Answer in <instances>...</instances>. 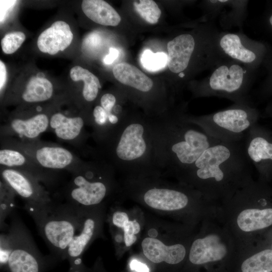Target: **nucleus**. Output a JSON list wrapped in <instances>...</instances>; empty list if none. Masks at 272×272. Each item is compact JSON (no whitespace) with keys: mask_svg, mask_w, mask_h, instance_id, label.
Masks as SVG:
<instances>
[{"mask_svg":"<svg viewBox=\"0 0 272 272\" xmlns=\"http://www.w3.org/2000/svg\"><path fill=\"white\" fill-rule=\"evenodd\" d=\"M54 94L52 83L44 77H33L26 84L21 94L25 103H36L50 100Z\"/></svg>","mask_w":272,"mask_h":272,"instance_id":"b1692460","label":"nucleus"},{"mask_svg":"<svg viewBox=\"0 0 272 272\" xmlns=\"http://www.w3.org/2000/svg\"><path fill=\"white\" fill-rule=\"evenodd\" d=\"M245 153L252 165L263 178L272 175V130L258 122L243 140Z\"/></svg>","mask_w":272,"mask_h":272,"instance_id":"f8f14e48","label":"nucleus"},{"mask_svg":"<svg viewBox=\"0 0 272 272\" xmlns=\"http://www.w3.org/2000/svg\"><path fill=\"white\" fill-rule=\"evenodd\" d=\"M73 39L69 25L63 21H56L40 34L37 44L40 51L54 55L67 48Z\"/></svg>","mask_w":272,"mask_h":272,"instance_id":"6ab92c4d","label":"nucleus"},{"mask_svg":"<svg viewBox=\"0 0 272 272\" xmlns=\"http://www.w3.org/2000/svg\"><path fill=\"white\" fill-rule=\"evenodd\" d=\"M7 82L6 66L3 61L0 60V90L1 92L5 87Z\"/></svg>","mask_w":272,"mask_h":272,"instance_id":"4c0bfd02","label":"nucleus"},{"mask_svg":"<svg viewBox=\"0 0 272 272\" xmlns=\"http://www.w3.org/2000/svg\"><path fill=\"white\" fill-rule=\"evenodd\" d=\"M85 114L71 115L57 111L50 114L48 131H52L59 140L83 148L89 134L87 116Z\"/></svg>","mask_w":272,"mask_h":272,"instance_id":"dca6fc26","label":"nucleus"},{"mask_svg":"<svg viewBox=\"0 0 272 272\" xmlns=\"http://www.w3.org/2000/svg\"><path fill=\"white\" fill-rule=\"evenodd\" d=\"M94 152L115 170L130 176L159 173L154 162L151 118L147 115L131 114L117 131Z\"/></svg>","mask_w":272,"mask_h":272,"instance_id":"f03ea898","label":"nucleus"},{"mask_svg":"<svg viewBox=\"0 0 272 272\" xmlns=\"http://www.w3.org/2000/svg\"><path fill=\"white\" fill-rule=\"evenodd\" d=\"M25 39V34L21 31L6 34L1 40L3 51L7 54L14 53L21 47Z\"/></svg>","mask_w":272,"mask_h":272,"instance_id":"2f4dec72","label":"nucleus"},{"mask_svg":"<svg viewBox=\"0 0 272 272\" xmlns=\"http://www.w3.org/2000/svg\"><path fill=\"white\" fill-rule=\"evenodd\" d=\"M145 256L154 263L165 261L171 264L181 262L184 258L186 250L180 244L166 246L161 241L154 238L147 237L142 242Z\"/></svg>","mask_w":272,"mask_h":272,"instance_id":"412c9836","label":"nucleus"},{"mask_svg":"<svg viewBox=\"0 0 272 272\" xmlns=\"http://www.w3.org/2000/svg\"><path fill=\"white\" fill-rule=\"evenodd\" d=\"M140 61L143 67L150 72H156L164 68L167 64L168 56L163 52L154 53L150 50H145Z\"/></svg>","mask_w":272,"mask_h":272,"instance_id":"7c9ffc66","label":"nucleus"},{"mask_svg":"<svg viewBox=\"0 0 272 272\" xmlns=\"http://www.w3.org/2000/svg\"><path fill=\"white\" fill-rule=\"evenodd\" d=\"M255 72L241 63L226 58L207 77L191 86L193 95L216 97L228 99L234 103L252 105L249 93Z\"/></svg>","mask_w":272,"mask_h":272,"instance_id":"0eeeda50","label":"nucleus"},{"mask_svg":"<svg viewBox=\"0 0 272 272\" xmlns=\"http://www.w3.org/2000/svg\"><path fill=\"white\" fill-rule=\"evenodd\" d=\"M68 272H71V271H69Z\"/></svg>","mask_w":272,"mask_h":272,"instance_id":"79ce46f5","label":"nucleus"},{"mask_svg":"<svg viewBox=\"0 0 272 272\" xmlns=\"http://www.w3.org/2000/svg\"><path fill=\"white\" fill-rule=\"evenodd\" d=\"M119 51L116 48H109V53L103 58V62L106 64H110L118 57Z\"/></svg>","mask_w":272,"mask_h":272,"instance_id":"e433bc0d","label":"nucleus"},{"mask_svg":"<svg viewBox=\"0 0 272 272\" xmlns=\"http://www.w3.org/2000/svg\"><path fill=\"white\" fill-rule=\"evenodd\" d=\"M220 31L214 21L205 19L197 35L185 33L178 35L167 43V65L180 79L194 64L197 71L210 70L225 59L217 44Z\"/></svg>","mask_w":272,"mask_h":272,"instance_id":"20e7f679","label":"nucleus"},{"mask_svg":"<svg viewBox=\"0 0 272 272\" xmlns=\"http://www.w3.org/2000/svg\"><path fill=\"white\" fill-rule=\"evenodd\" d=\"M242 272H271L272 250L265 249L246 259L242 264Z\"/></svg>","mask_w":272,"mask_h":272,"instance_id":"c85d7f7f","label":"nucleus"},{"mask_svg":"<svg viewBox=\"0 0 272 272\" xmlns=\"http://www.w3.org/2000/svg\"><path fill=\"white\" fill-rule=\"evenodd\" d=\"M112 72L121 84L141 93H148L153 89L152 79L132 64L127 62L117 63L113 67Z\"/></svg>","mask_w":272,"mask_h":272,"instance_id":"4be33fe9","label":"nucleus"},{"mask_svg":"<svg viewBox=\"0 0 272 272\" xmlns=\"http://www.w3.org/2000/svg\"><path fill=\"white\" fill-rule=\"evenodd\" d=\"M248 3V1L227 0L219 15L222 27L225 29L241 27L246 17Z\"/></svg>","mask_w":272,"mask_h":272,"instance_id":"bb28decb","label":"nucleus"},{"mask_svg":"<svg viewBox=\"0 0 272 272\" xmlns=\"http://www.w3.org/2000/svg\"><path fill=\"white\" fill-rule=\"evenodd\" d=\"M124 240L126 246L132 245L137 240L135 234L140 231V225L136 220L128 221L124 226Z\"/></svg>","mask_w":272,"mask_h":272,"instance_id":"72a5a7b5","label":"nucleus"},{"mask_svg":"<svg viewBox=\"0 0 272 272\" xmlns=\"http://www.w3.org/2000/svg\"><path fill=\"white\" fill-rule=\"evenodd\" d=\"M148 234L150 237L155 238L158 235V232L155 229H151L148 231Z\"/></svg>","mask_w":272,"mask_h":272,"instance_id":"ea45409f","label":"nucleus"},{"mask_svg":"<svg viewBox=\"0 0 272 272\" xmlns=\"http://www.w3.org/2000/svg\"><path fill=\"white\" fill-rule=\"evenodd\" d=\"M14 212L8 230L13 239V248L5 272H45L57 261L52 256L45 257L21 219Z\"/></svg>","mask_w":272,"mask_h":272,"instance_id":"1a4fd4ad","label":"nucleus"},{"mask_svg":"<svg viewBox=\"0 0 272 272\" xmlns=\"http://www.w3.org/2000/svg\"><path fill=\"white\" fill-rule=\"evenodd\" d=\"M265 112L266 115L272 119V100L267 105Z\"/></svg>","mask_w":272,"mask_h":272,"instance_id":"58836bf2","label":"nucleus"},{"mask_svg":"<svg viewBox=\"0 0 272 272\" xmlns=\"http://www.w3.org/2000/svg\"><path fill=\"white\" fill-rule=\"evenodd\" d=\"M70 75L73 81L84 82L82 95L86 102L91 103L97 99L102 87L99 79L95 75L81 66L76 65L71 69Z\"/></svg>","mask_w":272,"mask_h":272,"instance_id":"a878e982","label":"nucleus"},{"mask_svg":"<svg viewBox=\"0 0 272 272\" xmlns=\"http://www.w3.org/2000/svg\"><path fill=\"white\" fill-rule=\"evenodd\" d=\"M237 223L240 229L245 232L267 227L272 225V209L243 210L238 215Z\"/></svg>","mask_w":272,"mask_h":272,"instance_id":"393cba45","label":"nucleus"},{"mask_svg":"<svg viewBox=\"0 0 272 272\" xmlns=\"http://www.w3.org/2000/svg\"><path fill=\"white\" fill-rule=\"evenodd\" d=\"M183 111L151 118L154 158L159 173L184 176L202 153L220 141L184 119Z\"/></svg>","mask_w":272,"mask_h":272,"instance_id":"f257e3e1","label":"nucleus"},{"mask_svg":"<svg viewBox=\"0 0 272 272\" xmlns=\"http://www.w3.org/2000/svg\"><path fill=\"white\" fill-rule=\"evenodd\" d=\"M217 44L225 58L256 71L265 58L266 49L261 42L252 40L241 32L220 31Z\"/></svg>","mask_w":272,"mask_h":272,"instance_id":"9b49d317","label":"nucleus"},{"mask_svg":"<svg viewBox=\"0 0 272 272\" xmlns=\"http://www.w3.org/2000/svg\"><path fill=\"white\" fill-rule=\"evenodd\" d=\"M226 245L220 237L210 234L195 240L192 244L189 260L194 264H201L222 259L226 254Z\"/></svg>","mask_w":272,"mask_h":272,"instance_id":"aec40b11","label":"nucleus"},{"mask_svg":"<svg viewBox=\"0 0 272 272\" xmlns=\"http://www.w3.org/2000/svg\"><path fill=\"white\" fill-rule=\"evenodd\" d=\"M268 20H269V23L270 25L272 27V14L269 17Z\"/></svg>","mask_w":272,"mask_h":272,"instance_id":"a19ab883","label":"nucleus"},{"mask_svg":"<svg viewBox=\"0 0 272 272\" xmlns=\"http://www.w3.org/2000/svg\"><path fill=\"white\" fill-rule=\"evenodd\" d=\"M13 248V239L9 230L6 233H1L0 237L1 269L5 271L7 264Z\"/></svg>","mask_w":272,"mask_h":272,"instance_id":"473e14b6","label":"nucleus"},{"mask_svg":"<svg viewBox=\"0 0 272 272\" xmlns=\"http://www.w3.org/2000/svg\"><path fill=\"white\" fill-rule=\"evenodd\" d=\"M0 226L2 231H7L9 225L5 220L14 212L16 206L15 197L17 195L14 190L3 180L0 181Z\"/></svg>","mask_w":272,"mask_h":272,"instance_id":"cd10ccee","label":"nucleus"},{"mask_svg":"<svg viewBox=\"0 0 272 272\" xmlns=\"http://www.w3.org/2000/svg\"><path fill=\"white\" fill-rule=\"evenodd\" d=\"M50 114L42 109L29 115H14L1 126V138H12L22 142L40 140V135L48 131Z\"/></svg>","mask_w":272,"mask_h":272,"instance_id":"4468645a","label":"nucleus"},{"mask_svg":"<svg viewBox=\"0 0 272 272\" xmlns=\"http://www.w3.org/2000/svg\"><path fill=\"white\" fill-rule=\"evenodd\" d=\"M182 116L220 142H237L243 141L249 129L258 122L259 113L253 104L233 103L209 114L194 116L183 112Z\"/></svg>","mask_w":272,"mask_h":272,"instance_id":"6e6552de","label":"nucleus"},{"mask_svg":"<svg viewBox=\"0 0 272 272\" xmlns=\"http://www.w3.org/2000/svg\"><path fill=\"white\" fill-rule=\"evenodd\" d=\"M81 8L90 20L103 26H116L121 21L117 11L107 2L103 0H84Z\"/></svg>","mask_w":272,"mask_h":272,"instance_id":"5701e85b","label":"nucleus"},{"mask_svg":"<svg viewBox=\"0 0 272 272\" xmlns=\"http://www.w3.org/2000/svg\"><path fill=\"white\" fill-rule=\"evenodd\" d=\"M83 160L61 192L64 203L76 209L91 208L100 205L107 196L115 170L105 160L93 154Z\"/></svg>","mask_w":272,"mask_h":272,"instance_id":"39448f33","label":"nucleus"},{"mask_svg":"<svg viewBox=\"0 0 272 272\" xmlns=\"http://www.w3.org/2000/svg\"><path fill=\"white\" fill-rule=\"evenodd\" d=\"M40 235L56 260L66 259L69 246L78 228L80 209L54 200L42 206L24 204Z\"/></svg>","mask_w":272,"mask_h":272,"instance_id":"423d86ee","label":"nucleus"},{"mask_svg":"<svg viewBox=\"0 0 272 272\" xmlns=\"http://www.w3.org/2000/svg\"><path fill=\"white\" fill-rule=\"evenodd\" d=\"M0 167L1 179L23 199L24 204L42 206L54 201L50 193L32 175L18 169Z\"/></svg>","mask_w":272,"mask_h":272,"instance_id":"ddd939ff","label":"nucleus"},{"mask_svg":"<svg viewBox=\"0 0 272 272\" xmlns=\"http://www.w3.org/2000/svg\"><path fill=\"white\" fill-rule=\"evenodd\" d=\"M133 7L140 16L147 23L156 24L160 18L161 11L156 3L153 0L134 1Z\"/></svg>","mask_w":272,"mask_h":272,"instance_id":"c756f323","label":"nucleus"},{"mask_svg":"<svg viewBox=\"0 0 272 272\" xmlns=\"http://www.w3.org/2000/svg\"><path fill=\"white\" fill-rule=\"evenodd\" d=\"M0 165L27 173L48 188L58 182L59 173L42 168L19 149L3 143H1Z\"/></svg>","mask_w":272,"mask_h":272,"instance_id":"f3484780","label":"nucleus"},{"mask_svg":"<svg viewBox=\"0 0 272 272\" xmlns=\"http://www.w3.org/2000/svg\"><path fill=\"white\" fill-rule=\"evenodd\" d=\"M80 209L79 226L66 252V259L71 272H85L82 256L97 230L98 221L96 216L92 215L91 208Z\"/></svg>","mask_w":272,"mask_h":272,"instance_id":"2eb2a0df","label":"nucleus"},{"mask_svg":"<svg viewBox=\"0 0 272 272\" xmlns=\"http://www.w3.org/2000/svg\"><path fill=\"white\" fill-rule=\"evenodd\" d=\"M143 198L149 207L162 211H175L185 208L189 196L185 191L177 188L153 186L143 192Z\"/></svg>","mask_w":272,"mask_h":272,"instance_id":"a211bd4d","label":"nucleus"},{"mask_svg":"<svg viewBox=\"0 0 272 272\" xmlns=\"http://www.w3.org/2000/svg\"><path fill=\"white\" fill-rule=\"evenodd\" d=\"M1 143L19 149L42 168L54 172L71 173L83 161L70 150L40 140L22 142L12 138H1Z\"/></svg>","mask_w":272,"mask_h":272,"instance_id":"9d476101","label":"nucleus"},{"mask_svg":"<svg viewBox=\"0 0 272 272\" xmlns=\"http://www.w3.org/2000/svg\"><path fill=\"white\" fill-rule=\"evenodd\" d=\"M130 268L137 272H149L147 265L137 259L132 260L130 263Z\"/></svg>","mask_w":272,"mask_h":272,"instance_id":"c9c22d12","label":"nucleus"},{"mask_svg":"<svg viewBox=\"0 0 272 272\" xmlns=\"http://www.w3.org/2000/svg\"><path fill=\"white\" fill-rule=\"evenodd\" d=\"M129 221L128 215L125 212H115L112 217L113 224L119 228H123L125 224Z\"/></svg>","mask_w":272,"mask_h":272,"instance_id":"f704fd0d","label":"nucleus"},{"mask_svg":"<svg viewBox=\"0 0 272 272\" xmlns=\"http://www.w3.org/2000/svg\"><path fill=\"white\" fill-rule=\"evenodd\" d=\"M251 165L243 141L220 142L206 149L183 177L204 190L223 193L246 182Z\"/></svg>","mask_w":272,"mask_h":272,"instance_id":"7ed1b4c3","label":"nucleus"}]
</instances>
